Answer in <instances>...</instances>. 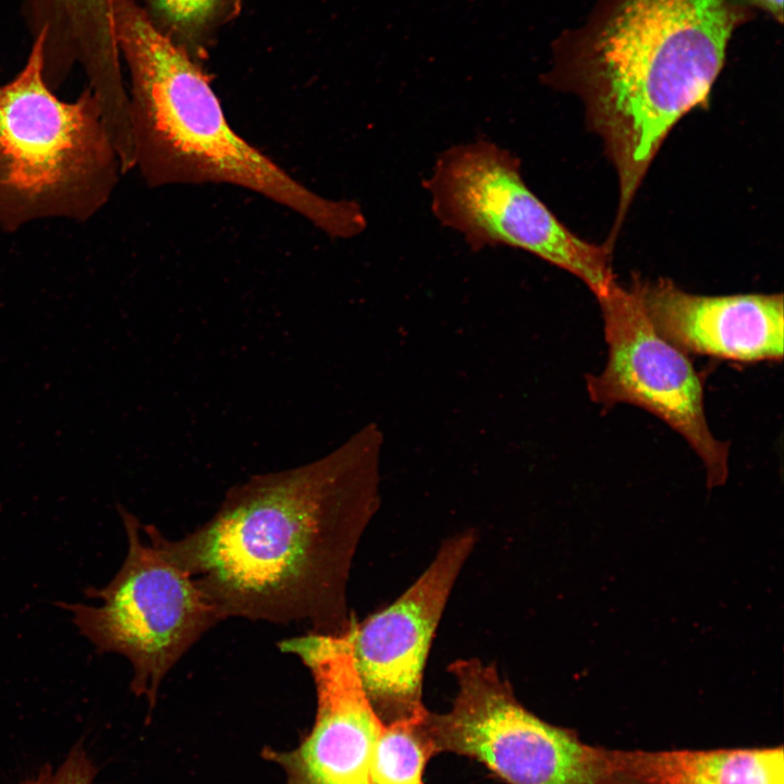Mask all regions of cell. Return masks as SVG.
<instances>
[{
	"mask_svg": "<svg viewBox=\"0 0 784 784\" xmlns=\"http://www.w3.org/2000/svg\"><path fill=\"white\" fill-rule=\"evenodd\" d=\"M381 433L370 425L326 457L252 478L182 539L145 535L187 573L222 620L306 623L342 635L350 569L379 505Z\"/></svg>",
	"mask_w": 784,
	"mask_h": 784,
	"instance_id": "1",
	"label": "cell"
},
{
	"mask_svg": "<svg viewBox=\"0 0 784 784\" xmlns=\"http://www.w3.org/2000/svg\"><path fill=\"white\" fill-rule=\"evenodd\" d=\"M737 0H597L551 46L542 82L580 99L630 205L673 126L706 106L734 34Z\"/></svg>",
	"mask_w": 784,
	"mask_h": 784,
	"instance_id": "2",
	"label": "cell"
},
{
	"mask_svg": "<svg viewBox=\"0 0 784 784\" xmlns=\"http://www.w3.org/2000/svg\"><path fill=\"white\" fill-rule=\"evenodd\" d=\"M113 25L131 74L134 169L149 187L232 185L292 210L332 238L365 230L358 203L321 196L238 135L199 60L134 0H113Z\"/></svg>",
	"mask_w": 784,
	"mask_h": 784,
	"instance_id": "3",
	"label": "cell"
},
{
	"mask_svg": "<svg viewBox=\"0 0 784 784\" xmlns=\"http://www.w3.org/2000/svg\"><path fill=\"white\" fill-rule=\"evenodd\" d=\"M47 27L26 64L0 85V229L85 222L110 200L122 169L91 89L61 100L45 78Z\"/></svg>",
	"mask_w": 784,
	"mask_h": 784,
	"instance_id": "4",
	"label": "cell"
},
{
	"mask_svg": "<svg viewBox=\"0 0 784 784\" xmlns=\"http://www.w3.org/2000/svg\"><path fill=\"white\" fill-rule=\"evenodd\" d=\"M424 185L434 218L474 250L522 249L580 279L596 298L615 281L610 246L569 231L528 187L519 159L489 139L443 150Z\"/></svg>",
	"mask_w": 784,
	"mask_h": 784,
	"instance_id": "5",
	"label": "cell"
},
{
	"mask_svg": "<svg viewBox=\"0 0 784 784\" xmlns=\"http://www.w3.org/2000/svg\"><path fill=\"white\" fill-rule=\"evenodd\" d=\"M127 536V554L103 588L86 596L99 605H59L98 653H119L132 665V690L154 706L160 683L183 654L222 621L194 579L145 535L142 523L118 506Z\"/></svg>",
	"mask_w": 784,
	"mask_h": 784,
	"instance_id": "6",
	"label": "cell"
},
{
	"mask_svg": "<svg viewBox=\"0 0 784 784\" xmlns=\"http://www.w3.org/2000/svg\"><path fill=\"white\" fill-rule=\"evenodd\" d=\"M449 672L457 684L451 710L427 714L438 752L475 759L506 784H620L609 748L528 711L494 665L461 659Z\"/></svg>",
	"mask_w": 784,
	"mask_h": 784,
	"instance_id": "7",
	"label": "cell"
},
{
	"mask_svg": "<svg viewBox=\"0 0 784 784\" xmlns=\"http://www.w3.org/2000/svg\"><path fill=\"white\" fill-rule=\"evenodd\" d=\"M597 299L608 359L600 373L586 376L590 400L604 409L626 403L654 415L699 456L709 488L723 485L728 444L709 428L703 381L687 354L654 330L630 287L615 280Z\"/></svg>",
	"mask_w": 784,
	"mask_h": 784,
	"instance_id": "8",
	"label": "cell"
},
{
	"mask_svg": "<svg viewBox=\"0 0 784 784\" xmlns=\"http://www.w3.org/2000/svg\"><path fill=\"white\" fill-rule=\"evenodd\" d=\"M475 543L474 531L444 540L428 567L396 600L363 622H354L355 667L383 724L426 709L421 691L430 646Z\"/></svg>",
	"mask_w": 784,
	"mask_h": 784,
	"instance_id": "9",
	"label": "cell"
},
{
	"mask_svg": "<svg viewBox=\"0 0 784 784\" xmlns=\"http://www.w3.org/2000/svg\"><path fill=\"white\" fill-rule=\"evenodd\" d=\"M351 629L342 635L310 632L279 644L308 667L318 699L315 724L304 742L290 752L271 755L284 768L286 784H370L383 723L357 674Z\"/></svg>",
	"mask_w": 784,
	"mask_h": 784,
	"instance_id": "10",
	"label": "cell"
},
{
	"mask_svg": "<svg viewBox=\"0 0 784 784\" xmlns=\"http://www.w3.org/2000/svg\"><path fill=\"white\" fill-rule=\"evenodd\" d=\"M629 287L654 330L687 355L746 364L783 359L782 294L707 296L669 279L638 277Z\"/></svg>",
	"mask_w": 784,
	"mask_h": 784,
	"instance_id": "11",
	"label": "cell"
},
{
	"mask_svg": "<svg viewBox=\"0 0 784 784\" xmlns=\"http://www.w3.org/2000/svg\"><path fill=\"white\" fill-rule=\"evenodd\" d=\"M620 784H784L782 745L705 750L610 749Z\"/></svg>",
	"mask_w": 784,
	"mask_h": 784,
	"instance_id": "12",
	"label": "cell"
},
{
	"mask_svg": "<svg viewBox=\"0 0 784 784\" xmlns=\"http://www.w3.org/2000/svg\"><path fill=\"white\" fill-rule=\"evenodd\" d=\"M428 710L383 724L375 743L370 784H422L429 759L438 754L427 724Z\"/></svg>",
	"mask_w": 784,
	"mask_h": 784,
	"instance_id": "13",
	"label": "cell"
},
{
	"mask_svg": "<svg viewBox=\"0 0 784 784\" xmlns=\"http://www.w3.org/2000/svg\"><path fill=\"white\" fill-rule=\"evenodd\" d=\"M154 24L198 60L212 35L240 9V0H147Z\"/></svg>",
	"mask_w": 784,
	"mask_h": 784,
	"instance_id": "14",
	"label": "cell"
},
{
	"mask_svg": "<svg viewBox=\"0 0 784 784\" xmlns=\"http://www.w3.org/2000/svg\"><path fill=\"white\" fill-rule=\"evenodd\" d=\"M95 765L82 747L73 748L57 768L42 770L25 784H93Z\"/></svg>",
	"mask_w": 784,
	"mask_h": 784,
	"instance_id": "15",
	"label": "cell"
},
{
	"mask_svg": "<svg viewBox=\"0 0 784 784\" xmlns=\"http://www.w3.org/2000/svg\"><path fill=\"white\" fill-rule=\"evenodd\" d=\"M747 10L754 12L764 13L779 24L783 23L784 17V0H737Z\"/></svg>",
	"mask_w": 784,
	"mask_h": 784,
	"instance_id": "16",
	"label": "cell"
}]
</instances>
